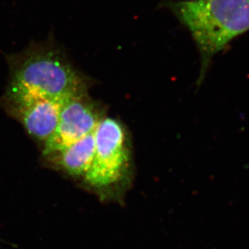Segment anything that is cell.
Masks as SVG:
<instances>
[{
	"label": "cell",
	"instance_id": "obj_4",
	"mask_svg": "<svg viewBox=\"0 0 249 249\" xmlns=\"http://www.w3.org/2000/svg\"><path fill=\"white\" fill-rule=\"evenodd\" d=\"M104 118L103 108L89 97L88 92L64 101L55 130L43 145L42 156H49L92 134Z\"/></svg>",
	"mask_w": 249,
	"mask_h": 249
},
{
	"label": "cell",
	"instance_id": "obj_3",
	"mask_svg": "<svg viewBox=\"0 0 249 249\" xmlns=\"http://www.w3.org/2000/svg\"><path fill=\"white\" fill-rule=\"evenodd\" d=\"M95 154L82 183L105 202H123L134 178L129 132L120 121L101 120L94 132Z\"/></svg>",
	"mask_w": 249,
	"mask_h": 249
},
{
	"label": "cell",
	"instance_id": "obj_5",
	"mask_svg": "<svg viewBox=\"0 0 249 249\" xmlns=\"http://www.w3.org/2000/svg\"><path fill=\"white\" fill-rule=\"evenodd\" d=\"M7 111L23 124L28 134L45 144L55 130L63 102L7 89Z\"/></svg>",
	"mask_w": 249,
	"mask_h": 249
},
{
	"label": "cell",
	"instance_id": "obj_6",
	"mask_svg": "<svg viewBox=\"0 0 249 249\" xmlns=\"http://www.w3.org/2000/svg\"><path fill=\"white\" fill-rule=\"evenodd\" d=\"M94 133L43 157L53 168L75 179H82L91 166L95 154Z\"/></svg>",
	"mask_w": 249,
	"mask_h": 249
},
{
	"label": "cell",
	"instance_id": "obj_2",
	"mask_svg": "<svg viewBox=\"0 0 249 249\" xmlns=\"http://www.w3.org/2000/svg\"><path fill=\"white\" fill-rule=\"evenodd\" d=\"M12 78L8 90L33 94L64 102L88 92V79L50 35L46 41L32 43L10 58Z\"/></svg>",
	"mask_w": 249,
	"mask_h": 249
},
{
	"label": "cell",
	"instance_id": "obj_1",
	"mask_svg": "<svg viewBox=\"0 0 249 249\" xmlns=\"http://www.w3.org/2000/svg\"><path fill=\"white\" fill-rule=\"evenodd\" d=\"M165 7L189 30L198 50L197 87L213 57L249 30V0H171Z\"/></svg>",
	"mask_w": 249,
	"mask_h": 249
}]
</instances>
